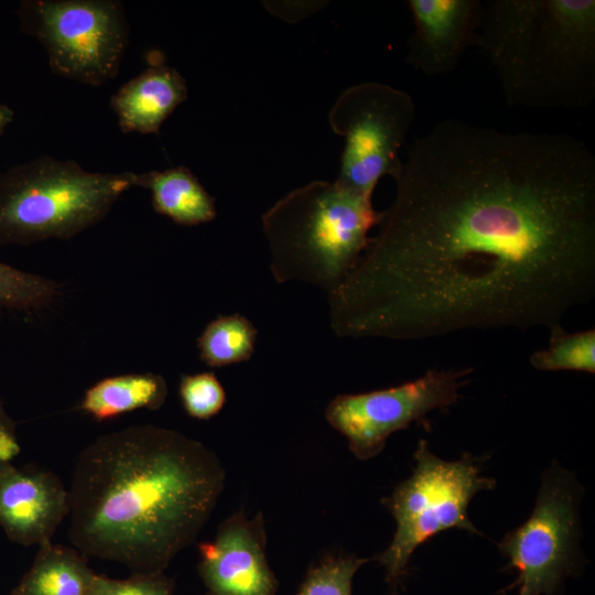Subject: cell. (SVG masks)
<instances>
[{
  "mask_svg": "<svg viewBox=\"0 0 595 595\" xmlns=\"http://www.w3.org/2000/svg\"><path fill=\"white\" fill-rule=\"evenodd\" d=\"M328 294L339 337L553 327L595 295V156L567 134L437 122Z\"/></svg>",
  "mask_w": 595,
  "mask_h": 595,
  "instance_id": "cell-1",
  "label": "cell"
},
{
  "mask_svg": "<svg viewBox=\"0 0 595 595\" xmlns=\"http://www.w3.org/2000/svg\"><path fill=\"white\" fill-rule=\"evenodd\" d=\"M217 455L183 433L141 424L104 434L76 457L71 542L133 573H163L191 545L225 487Z\"/></svg>",
  "mask_w": 595,
  "mask_h": 595,
  "instance_id": "cell-2",
  "label": "cell"
},
{
  "mask_svg": "<svg viewBox=\"0 0 595 595\" xmlns=\"http://www.w3.org/2000/svg\"><path fill=\"white\" fill-rule=\"evenodd\" d=\"M476 46L508 106L577 109L595 97L594 0H495Z\"/></svg>",
  "mask_w": 595,
  "mask_h": 595,
  "instance_id": "cell-3",
  "label": "cell"
},
{
  "mask_svg": "<svg viewBox=\"0 0 595 595\" xmlns=\"http://www.w3.org/2000/svg\"><path fill=\"white\" fill-rule=\"evenodd\" d=\"M380 218L371 197L336 181L292 190L261 217L273 279L306 282L329 294L354 269Z\"/></svg>",
  "mask_w": 595,
  "mask_h": 595,
  "instance_id": "cell-4",
  "label": "cell"
},
{
  "mask_svg": "<svg viewBox=\"0 0 595 595\" xmlns=\"http://www.w3.org/2000/svg\"><path fill=\"white\" fill-rule=\"evenodd\" d=\"M136 177L47 155L18 164L0 175V244L74 237L102 220Z\"/></svg>",
  "mask_w": 595,
  "mask_h": 595,
  "instance_id": "cell-5",
  "label": "cell"
},
{
  "mask_svg": "<svg viewBox=\"0 0 595 595\" xmlns=\"http://www.w3.org/2000/svg\"><path fill=\"white\" fill-rule=\"evenodd\" d=\"M415 467L382 504L396 521L390 544L374 560L386 572L390 583L405 573L412 553L439 532L462 529L478 533L468 517V505L482 490H490L496 482L482 475L476 457L444 461L433 454L426 441L420 440L414 453Z\"/></svg>",
  "mask_w": 595,
  "mask_h": 595,
  "instance_id": "cell-6",
  "label": "cell"
},
{
  "mask_svg": "<svg viewBox=\"0 0 595 595\" xmlns=\"http://www.w3.org/2000/svg\"><path fill=\"white\" fill-rule=\"evenodd\" d=\"M18 15L56 75L93 86L116 77L129 42L120 1L26 0Z\"/></svg>",
  "mask_w": 595,
  "mask_h": 595,
  "instance_id": "cell-7",
  "label": "cell"
},
{
  "mask_svg": "<svg viewBox=\"0 0 595 595\" xmlns=\"http://www.w3.org/2000/svg\"><path fill=\"white\" fill-rule=\"evenodd\" d=\"M415 118L411 96L391 85L364 82L347 87L327 120L345 139L337 183L371 197L383 176L394 181L402 170L399 150Z\"/></svg>",
  "mask_w": 595,
  "mask_h": 595,
  "instance_id": "cell-8",
  "label": "cell"
},
{
  "mask_svg": "<svg viewBox=\"0 0 595 595\" xmlns=\"http://www.w3.org/2000/svg\"><path fill=\"white\" fill-rule=\"evenodd\" d=\"M578 486L567 472L553 467L543 477L530 517L499 544L518 571L511 587L518 595H555L578 565Z\"/></svg>",
  "mask_w": 595,
  "mask_h": 595,
  "instance_id": "cell-9",
  "label": "cell"
},
{
  "mask_svg": "<svg viewBox=\"0 0 595 595\" xmlns=\"http://www.w3.org/2000/svg\"><path fill=\"white\" fill-rule=\"evenodd\" d=\"M474 368H431L399 386L361 393L338 394L325 408L328 424L344 435L350 452L369 459L385 447L388 437L428 413L458 401L459 390Z\"/></svg>",
  "mask_w": 595,
  "mask_h": 595,
  "instance_id": "cell-10",
  "label": "cell"
},
{
  "mask_svg": "<svg viewBox=\"0 0 595 595\" xmlns=\"http://www.w3.org/2000/svg\"><path fill=\"white\" fill-rule=\"evenodd\" d=\"M262 512H234L214 538L198 544V573L207 595H275L279 582L267 553Z\"/></svg>",
  "mask_w": 595,
  "mask_h": 595,
  "instance_id": "cell-11",
  "label": "cell"
},
{
  "mask_svg": "<svg viewBox=\"0 0 595 595\" xmlns=\"http://www.w3.org/2000/svg\"><path fill=\"white\" fill-rule=\"evenodd\" d=\"M413 34L407 63L426 76L454 71L465 51L476 46L484 4L478 0H409Z\"/></svg>",
  "mask_w": 595,
  "mask_h": 595,
  "instance_id": "cell-12",
  "label": "cell"
},
{
  "mask_svg": "<svg viewBox=\"0 0 595 595\" xmlns=\"http://www.w3.org/2000/svg\"><path fill=\"white\" fill-rule=\"evenodd\" d=\"M71 512V495L50 470L15 467L0 472V527L22 545H42Z\"/></svg>",
  "mask_w": 595,
  "mask_h": 595,
  "instance_id": "cell-13",
  "label": "cell"
},
{
  "mask_svg": "<svg viewBox=\"0 0 595 595\" xmlns=\"http://www.w3.org/2000/svg\"><path fill=\"white\" fill-rule=\"evenodd\" d=\"M181 73L167 65H152L125 83L110 99L123 132L158 133L167 117L187 99Z\"/></svg>",
  "mask_w": 595,
  "mask_h": 595,
  "instance_id": "cell-14",
  "label": "cell"
},
{
  "mask_svg": "<svg viewBox=\"0 0 595 595\" xmlns=\"http://www.w3.org/2000/svg\"><path fill=\"white\" fill-rule=\"evenodd\" d=\"M134 186L151 193L153 209L182 226H197L216 218L214 197L184 165L137 174Z\"/></svg>",
  "mask_w": 595,
  "mask_h": 595,
  "instance_id": "cell-15",
  "label": "cell"
},
{
  "mask_svg": "<svg viewBox=\"0 0 595 595\" xmlns=\"http://www.w3.org/2000/svg\"><path fill=\"white\" fill-rule=\"evenodd\" d=\"M95 575L80 551L51 541L39 547L11 595H87Z\"/></svg>",
  "mask_w": 595,
  "mask_h": 595,
  "instance_id": "cell-16",
  "label": "cell"
},
{
  "mask_svg": "<svg viewBox=\"0 0 595 595\" xmlns=\"http://www.w3.org/2000/svg\"><path fill=\"white\" fill-rule=\"evenodd\" d=\"M167 397L165 379L158 374H126L105 378L86 390L80 409L105 421L138 409H160Z\"/></svg>",
  "mask_w": 595,
  "mask_h": 595,
  "instance_id": "cell-17",
  "label": "cell"
},
{
  "mask_svg": "<svg viewBox=\"0 0 595 595\" xmlns=\"http://www.w3.org/2000/svg\"><path fill=\"white\" fill-rule=\"evenodd\" d=\"M257 335V328L246 316L219 315L197 338L201 360L214 368L247 361L255 353Z\"/></svg>",
  "mask_w": 595,
  "mask_h": 595,
  "instance_id": "cell-18",
  "label": "cell"
},
{
  "mask_svg": "<svg viewBox=\"0 0 595 595\" xmlns=\"http://www.w3.org/2000/svg\"><path fill=\"white\" fill-rule=\"evenodd\" d=\"M550 329L547 348L534 351L529 361L543 371L571 370L595 374V329L569 333L562 325Z\"/></svg>",
  "mask_w": 595,
  "mask_h": 595,
  "instance_id": "cell-19",
  "label": "cell"
},
{
  "mask_svg": "<svg viewBox=\"0 0 595 595\" xmlns=\"http://www.w3.org/2000/svg\"><path fill=\"white\" fill-rule=\"evenodd\" d=\"M58 294L60 285L54 280L0 261V306L35 311L50 305Z\"/></svg>",
  "mask_w": 595,
  "mask_h": 595,
  "instance_id": "cell-20",
  "label": "cell"
},
{
  "mask_svg": "<svg viewBox=\"0 0 595 595\" xmlns=\"http://www.w3.org/2000/svg\"><path fill=\"white\" fill-rule=\"evenodd\" d=\"M368 561L355 554L327 555L310 567L296 595H351L354 576Z\"/></svg>",
  "mask_w": 595,
  "mask_h": 595,
  "instance_id": "cell-21",
  "label": "cell"
},
{
  "mask_svg": "<svg viewBox=\"0 0 595 595\" xmlns=\"http://www.w3.org/2000/svg\"><path fill=\"white\" fill-rule=\"evenodd\" d=\"M178 394L186 413L197 420L215 416L226 402L225 389L212 371L182 376Z\"/></svg>",
  "mask_w": 595,
  "mask_h": 595,
  "instance_id": "cell-22",
  "label": "cell"
},
{
  "mask_svg": "<svg viewBox=\"0 0 595 595\" xmlns=\"http://www.w3.org/2000/svg\"><path fill=\"white\" fill-rule=\"evenodd\" d=\"M87 595H175L164 573H133L116 580L96 574Z\"/></svg>",
  "mask_w": 595,
  "mask_h": 595,
  "instance_id": "cell-23",
  "label": "cell"
},
{
  "mask_svg": "<svg viewBox=\"0 0 595 595\" xmlns=\"http://www.w3.org/2000/svg\"><path fill=\"white\" fill-rule=\"evenodd\" d=\"M20 451L14 422L0 404V472L12 465Z\"/></svg>",
  "mask_w": 595,
  "mask_h": 595,
  "instance_id": "cell-24",
  "label": "cell"
},
{
  "mask_svg": "<svg viewBox=\"0 0 595 595\" xmlns=\"http://www.w3.org/2000/svg\"><path fill=\"white\" fill-rule=\"evenodd\" d=\"M14 112L6 104L0 101V136L4 132L6 128L13 121Z\"/></svg>",
  "mask_w": 595,
  "mask_h": 595,
  "instance_id": "cell-25",
  "label": "cell"
},
{
  "mask_svg": "<svg viewBox=\"0 0 595 595\" xmlns=\"http://www.w3.org/2000/svg\"><path fill=\"white\" fill-rule=\"evenodd\" d=\"M390 595H398V593H397V592H392Z\"/></svg>",
  "mask_w": 595,
  "mask_h": 595,
  "instance_id": "cell-26",
  "label": "cell"
}]
</instances>
